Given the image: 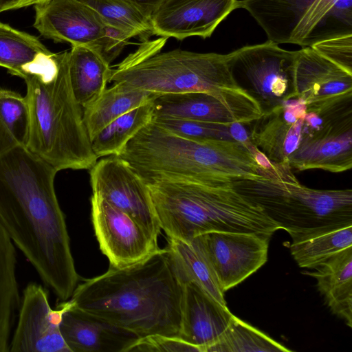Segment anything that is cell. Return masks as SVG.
I'll return each instance as SVG.
<instances>
[{"label": "cell", "instance_id": "obj_1", "mask_svg": "<svg viewBox=\"0 0 352 352\" xmlns=\"http://www.w3.org/2000/svg\"><path fill=\"white\" fill-rule=\"evenodd\" d=\"M58 171L26 146L0 138V223L60 301L79 280L54 179Z\"/></svg>", "mask_w": 352, "mask_h": 352}, {"label": "cell", "instance_id": "obj_2", "mask_svg": "<svg viewBox=\"0 0 352 352\" xmlns=\"http://www.w3.org/2000/svg\"><path fill=\"white\" fill-rule=\"evenodd\" d=\"M184 283L166 248L146 260L118 268L77 285L72 306L139 338L162 334L178 337Z\"/></svg>", "mask_w": 352, "mask_h": 352}, {"label": "cell", "instance_id": "obj_3", "mask_svg": "<svg viewBox=\"0 0 352 352\" xmlns=\"http://www.w3.org/2000/svg\"><path fill=\"white\" fill-rule=\"evenodd\" d=\"M168 38L146 40L111 69L109 82L156 94L204 92L213 96L251 123L263 109L232 72L228 54L180 49L161 52Z\"/></svg>", "mask_w": 352, "mask_h": 352}, {"label": "cell", "instance_id": "obj_4", "mask_svg": "<svg viewBox=\"0 0 352 352\" xmlns=\"http://www.w3.org/2000/svg\"><path fill=\"white\" fill-rule=\"evenodd\" d=\"M68 52L53 53L23 77L30 114L26 146L57 171L91 169L98 160L72 89Z\"/></svg>", "mask_w": 352, "mask_h": 352}, {"label": "cell", "instance_id": "obj_5", "mask_svg": "<svg viewBox=\"0 0 352 352\" xmlns=\"http://www.w3.org/2000/svg\"><path fill=\"white\" fill-rule=\"evenodd\" d=\"M146 184L160 180L208 184L220 179H256L262 168L235 140H195L153 122L141 129L119 155Z\"/></svg>", "mask_w": 352, "mask_h": 352}, {"label": "cell", "instance_id": "obj_6", "mask_svg": "<svg viewBox=\"0 0 352 352\" xmlns=\"http://www.w3.org/2000/svg\"><path fill=\"white\" fill-rule=\"evenodd\" d=\"M147 185L161 230L168 238L188 242L210 232L271 237L278 230L258 206L232 188L230 179L208 184L160 180Z\"/></svg>", "mask_w": 352, "mask_h": 352}, {"label": "cell", "instance_id": "obj_7", "mask_svg": "<svg viewBox=\"0 0 352 352\" xmlns=\"http://www.w3.org/2000/svg\"><path fill=\"white\" fill-rule=\"evenodd\" d=\"M256 179L232 180V188L258 206L292 241L352 225V190L302 185L289 162H272Z\"/></svg>", "mask_w": 352, "mask_h": 352}, {"label": "cell", "instance_id": "obj_8", "mask_svg": "<svg viewBox=\"0 0 352 352\" xmlns=\"http://www.w3.org/2000/svg\"><path fill=\"white\" fill-rule=\"evenodd\" d=\"M228 55L236 80L243 79L248 82L263 111L293 98L296 51L284 50L268 40L243 46Z\"/></svg>", "mask_w": 352, "mask_h": 352}, {"label": "cell", "instance_id": "obj_9", "mask_svg": "<svg viewBox=\"0 0 352 352\" xmlns=\"http://www.w3.org/2000/svg\"><path fill=\"white\" fill-rule=\"evenodd\" d=\"M91 203L95 234L109 265L131 266L160 250L157 238L131 216L95 195Z\"/></svg>", "mask_w": 352, "mask_h": 352}, {"label": "cell", "instance_id": "obj_10", "mask_svg": "<svg viewBox=\"0 0 352 352\" xmlns=\"http://www.w3.org/2000/svg\"><path fill=\"white\" fill-rule=\"evenodd\" d=\"M270 238L257 233L210 232L191 241L208 259L224 293L266 263Z\"/></svg>", "mask_w": 352, "mask_h": 352}, {"label": "cell", "instance_id": "obj_11", "mask_svg": "<svg viewBox=\"0 0 352 352\" xmlns=\"http://www.w3.org/2000/svg\"><path fill=\"white\" fill-rule=\"evenodd\" d=\"M292 97L318 114L351 105L352 74L304 47L296 51Z\"/></svg>", "mask_w": 352, "mask_h": 352}, {"label": "cell", "instance_id": "obj_12", "mask_svg": "<svg viewBox=\"0 0 352 352\" xmlns=\"http://www.w3.org/2000/svg\"><path fill=\"white\" fill-rule=\"evenodd\" d=\"M90 182L93 195L125 212L158 237L161 228L148 185L123 159L110 155L97 161L90 169Z\"/></svg>", "mask_w": 352, "mask_h": 352}, {"label": "cell", "instance_id": "obj_13", "mask_svg": "<svg viewBox=\"0 0 352 352\" xmlns=\"http://www.w3.org/2000/svg\"><path fill=\"white\" fill-rule=\"evenodd\" d=\"M322 126L302 133L288 162L299 171L320 169L342 173L352 168V106L320 114Z\"/></svg>", "mask_w": 352, "mask_h": 352}, {"label": "cell", "instance_id": "obj_14", "mask_svg": "<svg viewBox=\"0 0 352 352\" xmlns=\"http://www.w3.org/2000/svg\"><path fill=\"white\" fill-rule=\"evenodd\" d=\"M69 300L51 308L47 290L36 283L24 289L9 352H71L60 329Z\"/></svg>", "mask_w": 352, "mask_h": 352}, {"label": "cell", "instance_id": "obj_15", "mask_svg": "<svg viewBox=\"0 0 352 352\" xmlns=\"http://www.w3.org/2000/svg\"><path fill=\"white\" fill-rule=\"evenodd\" d=\"M34 28L43 37L72 47L85 46L98 52L106 24L80 0H45L34 5Z\"/></svg>", "mask_w": 352, "mask_h": 352}, {"label": "cell", "instance_id": "obj_16", "mask_svg": "<svg viewBox=\"0 0 352 352\" xmlns=\"http://www.w3.org/2000/svg\"><path fill=\"white\" fill-rule=\"evenodd\" d=\"M237 8L239 0H161L151 16L153 35L206 38Z\"/></svg>", "mask_w": 352, "mask_h": 352}, {"label": "cell", "instance_id": "obj_17", "mask_svg": "<svg viewBox=\"0 0 352 352\" xmlns=\"http://www.w3.org/2000/svg\"><path fill=\"white\" fill-rule=\"evenodd\" d=\"M307 111L305 103L298 98L263 111L252 122L251 141L270 162H287L300 144Z\"/></svg>", "mask_w": 352, "mask_h": 352}, {"label": "cell", "instance_id": "obj_18", "mask_svg": "<svg viewBox=\"0 0 352 352\" xmlns=\"http://www.w3.org/2000/svg\"><path fill=\"white\" fill-rule=\"evenodd\" d=\"M60 329L71 352H126L139 338L72 303L63 315Z\"/></svg>", "mask_w": 352, "mask_h": 352}, {"label": "cell", "instance_id": "obj_19", "mask_svg": "<svg viewBox=\"0 0 352 352\" xmlns=\"http://www.w3.org/2000/svg\"><path fill=\"white\" fill-rule=\"evenodd\" d=\"M233 314L192 283H184L180 331L178 337L206 352L229 325Z\"/></svg>", "mask_w": 352, "mask_h": 352}, {"label": "cell", "instance_id": "obj_20", "mask_svg": "<svg viewBox=\"0 0 352 352\" xmlns=\"http://www.w3.org/2000/svg\"><path fill=\"white\" fill-rule=\"evenodd\" d=\"M153 118H170L229 125L250 124L241 113L204 92L157 94L153 100Z\"/></svg>", "mask_w": 352, "mask_h": 352}, {"label": "cell", "instance_id": "obj_21", "mask_svg": "<svg viewBox=\"0 0 352 352\" xmlns=\"http://www.w3.org/2000/svg\"><path fill=\"white\" fill-rule=\"evenodd\" d=\"M321 0H239L265 31L270 41L291 43L296 26Z\"/></svg>", "mask_w": 352, "mask_h": 352}, {"label": "cell", "instance_id": "obj_22", "mask_svg": "<svg viewBox=\"0 0 352 352\" xmlns=\"http://www.w3.org/2000/svg\"><path fill=\"white\" fill-rule=\"evenodd\" d=\"M314 272L317 287L331 311L352 327V247L330 257Z\"/></svg>", "mask_w": 352, "mask_h": 352}, {"label": "cell", "instance_id": "obj_23", "mask_svg": "<svg viewBox=\"0 0 352 352\" xmlns=\"http://www.w3.org/2000/svg\"><path fill=\"white\" fill-rule=\"evenodd\" d=\"M68 70L73 94L82 108L104 92L111 73L110 64L97 51L85 46L72 47Z\"/></svg>", "mask_w": 352, "mask_h": 352}, {"label": "cell", "instance_id": "obj_24", "mask_svg": "<svg viewBox=\"0 0 352 352\" xmlns=\"http://www.w3.org/2000/svg\"><path fill=\"white\" fill-rule=\"evenodd\" d=\"M157 94L113 84L82 108L83 122L89 139L119 116L151 101Z\"/></svg>", "mask_w": 352, "mask_h": 352}, {"label": "cell", "instance_id": "obj_25", "mask_svg": "<svg viewBox=\"0 0 352 352\" xmlns=\"http://www.w3.org/2000/svg\"><path fill=\"white\" fill-rule=\"evenodd\" d=\"M170 261L184 283H192L223 306L226 305L215 274L208 259L192 241L168 238L166 248Z\"/></svg>", "mask_w": 352, "mask_h": 352}, {"label": "cell", "instance_id": "obj_26", "mask_svg": "<svg viewBox=\"0 0 352 352\" xmlns=\"http://www.w3.org/2000/svg\"><path fill=\"white\" fill-rule=\"evenodd\" d=\"M15 248L0 223V352H9L11 329L21 302Z\"/></svg>", "mask_w": 352, "mask_h": 352}, {"label": "cell", "instance_id": "obj_27", "mask_svg": "<svg viewBox=\"0 0 352 352\" xmlns=\"http://www.w3.org/2000/svg\"><path fill=\"white\" fill-rule=\"evenodd\" d=\"M53 53L35 36L0 21V67L23 78Z\"/></svg>", "mask_w": 352, "mask_h": 352}, {"label": "cell", "instance_id": "obj_28", "mask_svg": "<svg viewBox=\"0 0 352 352\" xmlns=\"http://www.w3.org/2000/svg\"><path fill=\"white\" fill-rule=\"evenodd\" d=\"M153 100L119 116L90 138L92 151L98 158L119 155L127 142L152 121Z\"/></svg>", "mask_w": 352, "mask_h": 352}, {"label": "cell", "instance_id": "obj_29", "mask_svg": "<svg viewBox=\"0 0 352 352\" xmlns=\"http://www.w3.org/2000/svg\"><path fill=\"white\" fill-rule=\"evenodd\" d=\"M349 247H352V225L320 232L292 241L290 251L300 267L314 269Z\"/></svg>", "mask_w": 352, "mask_h": 352}, {"label": "cell", "instance_id": "obj_30", "mask_svg": "<svg viewBox=\"0 0 352 352\" xmlns=\"http://www.w3.org/2000/svg\"><path fill=\"white\" fill-rule=\"evenodd\" d=\"M94 9L107 25L124 31L142 41L153 36L151 16L128 0H80Z\"/></svg>", "mask_w": 352, "mask_h": 352}, {"label": "cell", "instance_id": "obj_31", "mask_svg": "<svg viewBox=\"0 0 352 352\" xmlns=\"http://www.w3.org/2000/svg\"><path fill=\"white\" fill-rule=\"evenodd\" d=\"M290 352L266 334L232 316L218 340L206 352Z\"/></svg>", "mask_w": 352, "mask_h": 352}, {"label": "cell", "instance_id": "obj_32", "mask_svg": "<svg viewBox=\"0 0 352 352\" xmlns=\"http://www.w3.org/2000/svg\"><path fill=\"white\" fill-rule=\"evenodd\" d=\"M29 130V107L25 96L0 88V136L12 144L26 146Z\"/></svg>", "mask_w": 352, "mask_h": 352}, {"label": "cell", "instance_id": "obj_33", "mask_svg": "<svg viewBox=\"0 0 352 352\" xmlns=\"http://www.w3.org/2000/svg\"><path fill=\"white\" fill-rule=\"evenodd\" d=\"M152 122L184 138L201 140H234L228 125L170 118H153Z\"/></svg>", "mask_w": 352, "mask_h": 352}, {"label": "cell", "instance_id": "obj_34", "mask_svg": "<svg viewBox=\"0 0 352 352\" xmlns=\"http://www.w3.org/2000/svg\"><path fill=\"white\" fill-rule=\"evenodd\" d=\"M311 47L352 74V34L323 40L312 45Z\"/></svg>", "mask_w": 352, "mask_h": 352}, {"label": "cell", "instance_id": "obj_35", "mask_svg": "<svg viewBox=\"0 0 352 352\" xmlns=\"http://www.w3.org/2000/svg\"><path fill=\"white\" fill-rule=\"evenodd\" d=\"M199 352L197 347L179 337L153 334L139 338L126 352Z\"/></svg>", "mask_w": 352, "mask_h": 352}, {"label": "cell", "instance_id": "obj_36", "mask_svg": "<svg viewBox=\"0 0 352 352\" xmlns=\"http://www.w3.org/2000/svg\"><path fill=\"white\" fill-rule=\"evenodd\" d=\"M131 38L133 36L131 34L106 25L105 35L98 52L111 64L126 45L133 44L129 41Z\"/></svg>", "mask_w": 352, "mask_h": 352}, {"label": "cell", "instance_id": "obj_37", "mask_svg": "<svg viewBox=\"0 0 352 352\" xmlns=\"http://www.w3.org/2000/svg\"><path fill=\"white\" fill-rule=\"evenodd\" d=\"M45 0H0V12L34 6Z\"/></svg>", "mask_w": 352, "mask_h": 352}, {"label": "cell", "instance_id": "obj_38", "mask_svg": "<svg viewBox=\"0 0 352 352\" xmlns=\"http://www.w3.org/2000/svg\"><path fill=\"white\" fill-rule=\"evenodd\" d=\"M146 12L149 16H151L152 13L160 3L161 0H128Z\"/></svg>", "mask_w": 352, "mask_h": 352}]
</instances>
